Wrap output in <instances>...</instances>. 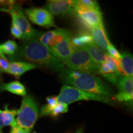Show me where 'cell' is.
<instances>
[{
    "instance_id": "obj_32",
    "label": "cell",
    "mask_w": 133,
    "mask_h": 133,
    "mask_svg": "<svg viewBox=\"0 0 133 133\" xmlns=\"http://www.w3.org/2000/svg\"><path fill=\"white\" fill-rule=\"evenodd\" d=\"M33 133H36V132H33Z\"/></svg>"
},
{
    "instance_id": "obj_27",
    "label": "cell",
    "mask_w": 133,
    "mask_h": 133,
    "mask_svg": "<svg viewBox=\"0 0 133 133\" xmlns=\"http://www.w3.org/2000/svg\"><path fill=\"white\" fill-rule=\"evenodd\" d=\"M10 133H25L22 129L20 128L19 126H15L14 127H12L11 129Z\"/></svg>"
},
{
    "instance_id": "obj_17",
    "label": "cell",
    "mask_w": 133,
    "mask_h": 133,
    "mask_svg": "<svg viewBox=\"0 0 133 133\" xmlns=\"http://www.w3.org/2000/svg\"><path fill=\"white\" fill-rule=\"evenodd\" d=\"M118 65L122 75L127 76L133 75V57L130 52H123L121 54Z\"/></svg>"
},
{
    "instance_id": "obj_19",
    "label": "cell",
    "mask_w": 133,
    "mask_h": 133,
    "mask_svg": "<svg viewBox=\"0 0 133 133\" xmlns=\"http://www.w3.org/2000/svg\"><path fill=\"white\" fill-rule=\"evenodd\" d=\"M4 91L23 97L26 96L25 88L18 81H11L8 83H1L0 84V91Z\"/></svg>"
},
{
    "instance_id": "obj_25",
    "label": "cell",
    "mask_w": 133,
    "mask_h": 133,
    "mask_svg": "<svg viewBox=\"0 0 133 133\" xmlns=\"http://www.w3.org/2000/svg\"><path fill=\"white\" fill-rule=\"evenodd\" d=\"M11 33L14 38L19 39H22L23 35L21 30L16 23L12 21V25L11 27Z\"/></svg>"
},
{
    "instance_id": "obj_28",
    "label": "cell",
    "mask_w": 133,
    "mask_h": 133,
    "mask_svg": "<svg viewBox=\"0 0 133 133\" xmlns=\"http://www.w3.org/2000/svg\"><path fill=\"white\" fill-rule=\"evenodd\" d=\"M76 133H83V129H79L77 131H76Z\"/></svg>"
},
{
    "instance_id": "obj_24",
    "label": "cell",
    "mask_w": 133,
    "mask_h": 133,
    "mask_svg": "<svg viewBox=\"0 0 133 133\" xmlns=\"http://www.w3.org/2000/svg\"><path fill=\"white\" fill-rule=\"evenodd\" d=\"M107 54L109 55L110 57H111L113 59L116 60V61H118L121 57V54L116 49V48L113 45L112 43H110L109 47L107 49Z\"/></svg>"
},
{
    "instance_id": "obj_23",
    "label": "cell",
    "mask_w": 133,
    "mask_h": 133,
    "mask_svg": "<svg viewBox=\"0 0 133 133\" xmlns=\"http://www.w3.org/2000/svg\"><path fill=\"white\" fill-rule=\"evenodd\" d=\"M68 110H69L68 105L64 104V103L58 102L57 105L53 108L52 111H51V116H57L61 114L66 113L68 112Z\"/></svg>"
},
{
    "instance_id": "obj_12",
    "label": "cell",
    "mask_w": 133,
    "mask_h": 133,
    "mask_svg": "<svg viewBox=\"0 0 133 133\" xmlns=\"http://www.w3.org/2000/svg\"><path fill=\"white\" fill-rule=\"evenodd\" d=\"M74 13L80 19L81 22L91 29L92 28L103 25L101 10H91Z\"/></svg>"
},
{
    "instance_id": "obj_29",
    "label": "cell",
    "mask_w": 133,
    "mask_h": 133,
    "mask_svg": "<svg viewBox=\"0 0 133 133\" xmlns=\"http://www.w3.org/2000/svg\"><path fill=\"white\" fill-rule=\"evenodd\" d=\"M0 57H5L4 55L3 54L2 52H1V51H0Z\"/></svg>"
},
{
    "instance_id": "obj_30",
    "label": "cell",
    "mask_w": 133,
    "mask_h": 133,
    "mask_svg": "<svg viewBox=\"0 0 133 133\" xmlns=\"http://www.w3.org/2000/svg\"><path fill=\"white\" fill-rule=\"evenodd\" d=\"M0 133H3V132H2V130H0Z\"/></svg>"
},
{
    "instance_id": "obj_18",
    "label": "cell",
    "mask_w": 133,
    "mask_h": 133,
    "mask_svg": "<svg viewBox=\"0 0 133 133\" xmlns=\"http://www.w3.org/2000/svg\"><path fill=\"white\" fill-rule=\"evenodd\" d=\"M84 47L87 50L93 61L97 64L101 65L106 62L108 54L94 43H89Z\"/></svg>"
},
{
    "instance_id": "obj_20",
    "label": "cell",
    "mask_w": 133,
    "mask_h": 133,
    "mask_svg": "<svg viewBox=\"0 0 133 133\" xmlns=\"http://www.w3.org/2000/svg\"><path fill=\"white\" fill-rule=\"evenodd\" d=\"M74 12L100 10L97 2L94 0H74L72 2Z\"/></svg>"
},
{
    "instance_id": "obj_14",
    "label": "cell",
    "mask_w": 133,
    "mask_h": 133,
    "mask_svg": "<svg viewBox=\"0 0 133 133\" xmlns=\"http://www.w3.org/2000/svg\"><path fill=\"white\" fill-rule=\"evenodd\" d=\"M91 31L93 43L103 51H107L110 43L106 35L104 25L92 28Z\"/></svg>"
},
{
    "instance_id": "obj_1",
    "label": "cell",
    "mask_w": 133,
    "mask_h": 133,
    "mask_svg": "<svg viewBox=\"0 0 133 133\" xmlns=\"http://www.w3.org/2000/svg\"><path fill=\"white\" fill-rule=\"evenodd\" d=\"M10 58L12 60H25L54 71H61L65 68L64 64L54 57L49 48L39 42V38L24 41L16 54Z\"/></svg>"
},
{
    "instance_id": "obj_4",
    "label": "cell",
    "mask_w": 133,
    "mask_h": 133,
    "mask_svg": "<svg viewBox=\"0 0 133 133\" xmlns=\"http://www.w3.org/2000/svg\"><path fill=\"white\" fill-rule=\"evenodd\" d=\"M68 69L87 74H99V66L93 61L84 47L75 48L70 57L64 63Z\"/></svg>"
},
{
    "instance_id": "obj_16",
    "label": "cell",
    "mask_w": 133,
    "mask_h": 133,
    "mask_svg": "<svg viewBox=\"0 0 133 133\" xmlns=\"http://www.w3.org/2000/svg\"><path fill=\"white\" fill-rule=\"evenodd\" d=\"M17 110L9 109L7 105H4V109H0V130L5 126H9L11 128L17 125L16 116Z\"/></svg>"
},
{
    "instance_id": "obj_6",
    "label": "cell",
    "mask_w": 133,
    "mask_h": 133,
    "mask_svg": "<svg viewBox=\"0 0 133 133\" xmlns=\"http://www.w3.org/2000/svg\"><path fill=\"white\" fill-rule=\"evenodd\" d=\"M0 11L7 12L11 15L12 21L16 23L21 30L23 35V41L39 38L43 34L41 31L33 29L26 19L25 15L23 12L22 8L17 5L14 4V6L11 9H0Z\"/></svg>"
},
{
    "instance_id": "obj_9",
    "label": "cell",
    "mask_w": 133,
    "mask_h": 133,
    "mask_svg": "<svg viewBox=\"0 0 133 133\" xmlns=\"http://www.w3.org/2000/svg\"><path fill=\"white\" fill-rule=\"evenodd\" d=\"M118 92L114 97L121 102H132L133 100V78L132 76L121 75L117 84Z\"/></svg>"
},
{
    "instance_id": "obj_22",
    "label": "cell",
    "mask_w": 133,
    "mask_h": 133,
    "mask_svg": "<svg viewBox=\"0 0 133 133\" xmlns=\"http://www.w3.org/2000/svg\"><path fill=\"white\" fill-rule=\"evenodd\" d=\"M71 42L76 48H82L89 43H92L91 36L87 33H82L78 36L71 38Z\"/></svg>"
},
{
    "instance_id": "obj_10",
    "label": "cell",
    "mask_w": 133,
    "mask_h": 133,
    "mask_svg": "<svg viewBox=\"0 0 133 133\" xmlns=\"http://www.w3.org/2000/svg\"><path fill=\"white\" fill-rule=\"evenodd\" d=\"M71 36H68L53 47L49 48L54 57L62 64L70 57L76 48L71 42Z\"/></svg>"
},
{
    "instance_id": "obj_21",
    "label": "cell",
    "mask_w": 133,
    "mask_h": 133,
    "mask_svg": "<svg viewBox=\"0 0 133 133\" xmlns=\"http://www.w3.org/2000/svg\"><path fill=\"white\" fill-rule=\"evenodd\" d=\"M17 44L13 40H8L0 44V51L3 54L8 55L10 57L16 54L18 50Z\"/></svg>"
},
{
    "instance_id": "obj_3",
    "label": "cell",
    "mask_w": 133,
    "mask_h": 133,
    "mask_svg": "<svg viewBox=\"0 0 133 133\" xmlns=\"http://www.w3.org/2000/svg\"><path fill=\"white\" fill-rule=\"evenodd\" d=\"M38 115V105L36 101L30 96H25L17 110V126L25 133H30L34 127Z\"/></svg>"
},
{
    "instance_id": "obj_8",
    "label": "cell",
    "mask_w": 133,
    "mask_h": 133,
    "mask_svg": "<svg viewBox=\"0 0 133 133\" xmlns=\"http://www.w3.org/2000/svg\"><path fill=\"white\" fill-rule=\"evenodd\" d=\"M99 74L102 75L106 80L114 85L117 84L119 78L122 75L118 61L109 55L106 62L100 65Z\"/></svg>"
},
{
    "instance_id": "obj_2",
    "label": "cell",
    "mask_w": 133,
    "mask_h": 133,
    "mask_svg": "<svg viewBox=\"0 0 133 133\" xmlns=\"http://www.w3.org/2000/svg\"><path fill=\"white\" fill-rule=\"evenodd\" d=\"M59 77L65 86L71 85L79 90L109 97L115 95L109 84L94 75L64 68L60 72Z\"/></svg>"
},
{
    "instance_id": "obj_7",
    "label": "cell",
    "mask_w": 133,
    "mask_h": 133,
    "mask_svg": "<svg viewBox=\"0 0 133 133\" xmlns=\"http://www.w3.org/2000/svg\"><path fill=\"white\" fill-rule=\"evenodd\" d=\"M24 14L33 24L49 29L57 27L55 24L54 16L45 8H30L24 9Z\"/></svg>"
},
{
    "instance_id": "obj_31",
    "label": "cell",
    "mask_w": 133,
    "mask_h": 133,
    "mask_svg": "<svg viewBox=\"0 0 133 133\" xmlns=\"http://www.w3.org/2000/svg\"><path fill=\"white\" fill-rule=\"evenodd\" d=\"M1 71H0V74H1Z\"/></svg>"
},
{
    "instance_id": "obj_26",
    "label": "cell",
    "mask_w": 133,
    "mask_h": 133,
    "mask_svg": "<svg viewBox=\"0 0 133 133\" xmlns=\"http://www.w3.org/2000/svg\"><path fill=\"white\" fill-rule=\"evenodd\" d=\"M9 63L6 57H0V71L7 73L9 69Z\"/></svg>"
},
{
    "instance_id": "obj_15",
    "label": "cell",
    "mask_w": 133,
    "mask_h": 133,
    "mask_svg": "<svg viewBox=\"0 0 133 133\" xmlns=\"http://www.w3.org/2000/svg\"><path fill=\"white\" fill-rule=\"evenodd\" d=\"M38 67V65L31 64L30 62H22V61H11L9 63V69L7 73L12 75L16 78H19L25 73L30 71L31 70L37 69Z\"/></svg>"
},
{
    "instance_id": "obj_5",
    "label": "cell",
    "mask_w": 133,
    "mask_h": 133,
    "mask_svg": "<svg viewBox=\"0 0 133 133\" xmlns=\"http://www.w3.org/2000/svg\"><path fill=\"white\" fill-rule=\"evenodd\" d=\"M57 102L66 105L79 101H95L112 105V100L109 97L99 95L94 93L79 90L70 86H64L61 88L59 95L57 96Z\"/></svg>"
},
{
    "instance_id": "obj_13",
    "label": "cell",
    "mask_w": 133,
    "mask_h": 133,
    "mask_svg": "<svg viewBox=\"0 0 133 133\" xmlns=\"http://www.w3.org/2000/svg\"><path fill=\"white\" fill-rule=\"evenodd\" d=\"M72 2L69 0H51L48 1L45 9L52 15L66 14L74 12Z\"/></svg>"
},
{
    "instance_id": "obj_11",
    "label": "cell",
    "mask_w": 133,
    "mask_h": 133,
    "mask_svg": "<svg viewBox=\"0 0 133 133\" xmlns=\"http://www.w3.org/2000/svg\"><path fill=\"white\" fill-rule=\"evenodd\" d=\"M69 36H71L70 33L66 30L57 29L43 33L39 38V41L43 45L51 48Z\"/></svg>"
}]
</instances>
